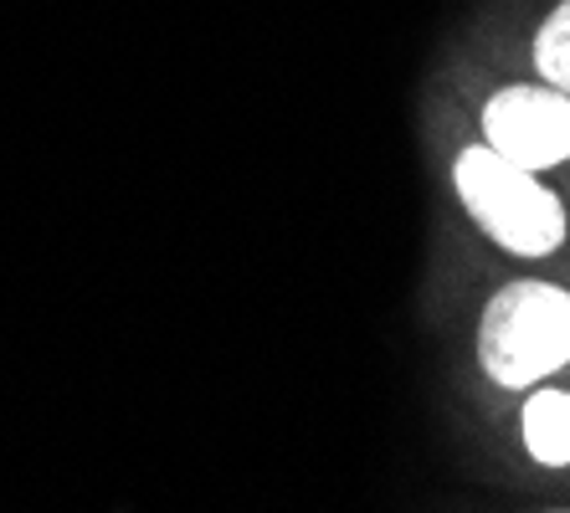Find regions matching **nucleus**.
<instances>
[{"instance_id":"5","label":"nucleus","mask_w":570,"mask_h":513,"mask_svg":"<svg viewBox=\"0 0 570 513\" xmlns=\"http://www.w3.org/2000/svg\"><path fill=\"white\" fill-rule=\"evenodd\" d=\"M534 67H540V78L550 88L570 92V0H560L550 21L540 27V37H534Z\"/></svg>"},{"instance_id":"1","label":"nucleus","mask_w":570,"mask_h":513,"mask_svg":"<svg viewBox=\"0 0 570 513\" xmlns=\"http://www.w3.org/2000/svg\"><path fill=\"white\" fill-rule=\"evenodd\" d=\"M478 365L504 391H534L570 365V293L556 283H509L478 324Z\"/></svg>"},{"instance_id":"4","label":"nucleus","mask_w":570,"mask_h":513,"mask_svg":"<svg viewBox=\"0 0 570 513\" xmlns=\"http://www.w3.org/2000/svg\"><path fill=\"white\" fill-rule=\"evenodd\" d=\"M524 447L544 467H570V391H534L524 406Z\"/></svg>"},{"instance_id":"3","label":"nucleus","mask_w":570,"mask_h":513,"mask_svg":"<svg viewBox=\"0 0 570 513\" xmlns=\"http://www.w3.org/2000/svg\"><path fill=\"white\" fill-rule=\"evenodd\" d=\"M483 145H493L519 170H556L570 159V92L560 88H504L483 108Z\"/></svg>"},{"instance_id":"2","label":"nucleus","mask_w":570,"mask_h":513,"mask_svg":"<svg viewBox=\"0 0 570 513\" xmlns=\"http://www.w3.org/2000/svg\"><path fill=\"white\" fill-rule=\"evenodd\" d=\"M452 185L483 237L514 257H550L566 241V206L550 196L534 170H519L493 145H473L452 165Z\"/></svg>"}]
</instances>
